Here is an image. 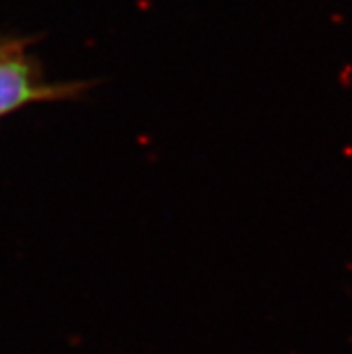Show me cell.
I'll return each mask as SVG.
<instances>
[{"label":"cell","mask_w":352,"mask_h":354,"mask_svg":"<svg viewBox=\"0 0 352 354\" xmlns=\"http://www.w3.org/2000/svg\"><path fill=\"white\" fill-rule=\"evenodd\" d=\"M33 44H35V36L0 35V62L17 54L27 53Z\"/></svg>","instance_id":"2"},{"label":"cell","mask_w":352,"mask_h":354,"mask_svg":"<svg viewBox=\"0 0 352 354\" xmlns=\"http://www.w3.org/2000/svg\"><path fill=\"white\" fill-rule=\"evenodd\" d=\"M94 86L92 81H49L41 63L27 53L0 62V119L38 103L81 101Z\"/></svg>","instance_id":"1"}]
</instances>
